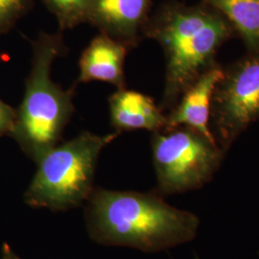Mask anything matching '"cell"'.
Segmentation results:
<instances>
[{
	"label": "cell",
	"instance_id": "cell-1",
	"mask_svg": "<svg viewBox=\"0 0 259 259\" xmlns=\"http://www.w3.org/2000/svg\"><path fill=\"white\" fill-rule=\"evenodd\" d=\"M88 232L101 245L157 252L193 240L200 220L154 192L94 189L87 201Z\"/></svg>",
	"mask_w": 259,
	"mask_h": 259
},
{
	"label": "cell",
	"instance_id": "cell-2",
	"mask_svg": "<svg viewBox=\"0 0 259 259\" xmlns=\"http://www.w3.org/2000/svg\"><path fill=\"white\" fill-rule=\"evenodd\" d=\"M143 32L165 56V85L161 110L173 109L185 91L217 66L219 48L234 30L222 15L204 3H169L148 19Z\"/></svg>",
	"mask_w": 259,
	"mask_h": 259
},
{
	"label": "cell",
	"instance_id": "cell-3",
	"mask_svg": "<svg viewBox=\"0 0 259 259\" xmlns=\"http://www.w3.org/2000/svg\"><path fill=\"white\" fill-rule=\"evenodd\" d=\"M65 52L60 33H42L34 41L32 69L12 130L36 162L58 144L74 112L70 93L51 78L53 63Z\"/></svg>",
	"mask_w": 259,
	"mask_h": 259
},
{
	"label": "cell",
	"instance_id": "cell-4",
	"mask_svg": "<svg viewBox=\"0 0 259 259\" xmlns=\"http://www.w3.org/2000/svg\"><path fill=\"white\" fill-rule=\"evenodd\" d=\"M119 132L97 135L83 132L37 159V169L26 192L34 207L65 211L87 202L93 192V179L103 149Z\"/></svg>",
	"mask_w": 259,
	"mask_h": 259
},
{
	"label": "cell",
	"instance_id": "cell-5",
	"mask_svg": "<svg viewBox=\"0 0 259 259\" xmlns=\"http://www.w3.org/2000/svg\"><path fill=\"white\" fill-rule=\"evenodd\" d=\"M152 154L158 192L177 194L210 182L225 152L215 139L188 127H175L154 132Z\"/></svg>",
	"mask_w": 259,
	"mask_h": 259
},
{
	"label": "cell",
	"instance_id": "cell-6",
	"mask_svg": "<svg viewBox=\"0 0 259 259\" xmlns=\"http://www.w3.org/2000/svg\"><path fill=\"white\" fill-rule=\"evenodd\" d=\"M259 120V52H249L227 68L211 99L210 129L223 151Z\"/></svg>",
	"mask_w": 259,
	"mask_h": 259
},
{
	"label": "cell",
	"instance_id": "cell-7",
	"mask_svg": "<svg viewBox=\"0 0 259 259\" xmlns=\"http://www.w3.org/2000/svg\"><path fill=\"white\" fill-rule=\"evenodd\" d=\"M152 0H92L87 22L100 33L129 46L137 42Z\"/></svg>",
	"mask_w": 259,
	"mask_h": 259
},
{
	"label": "cell",
	"instance_id": "cell-8",
	"mask_svg": "<svg viewBox=\"0 0 259 259\" xmlns=\"http://www.w3.org/2000/svg\"><path fill=\"white\" fill-rule=\"evenodd\" d=\"M222 76L223 67L218 65L191 84L167 115L166 128L188 127L215 139L210 129L211 99Z\"/></svg>",
	"mask_w": 259,
	"mask_h": 259
},
{
	"label": "cell",
	"instance_id": "cell-9",
	"mask_svg": "<svg viewBox=\"0 0 259 259\" xmlns=\"http://www.w3.org/2000/svg\"><path fill=\"white\" fill-rule=\"evenodd\" d=\"M128 46L100 33L84 49L80 59V83L93 81L125 89L124 65Z\"/></svg>",
	"mask_w": 259,
	"mask_h": 259
},
{
	"label": "cell",
	"instance_id": "cell-10",
	"mask_svg": "<svg viewBox=\"0 0 259 259\" xmlns=\"http://www.w3.org/2000/svg\"><path fill=\"white\" fill-rule=\"evenodd\" d=\"M112 126L121 131L165 129L167 115L154 100L143 93L119 89L110 97Z\"/></svg>",
	"mask_w": 259,
	"mask_h": 259
},
{
	"label": "cell",
	"instance_id": "cell-11",
	"mask_svg": "<svg viewBox=\"0 0 259 259\" xmlns=\"http://www.w3.org/2000/svg\"><path fill=\"white\" fill-rule=\"evenodd\" d=\"M203 1L230 22L249 52H259V0Z\"/></svg>",
	"mask_w": 259,
	"mask_h": 259
},
{
	"label": "cell",
	"instance_id": "cell-12",
	"mask_svg": "<svg viewBox=\"0 0 259 259\" xmlns=\"http://www.w3.org/2000/svg\"><path fill=\"white\" fill-rule=\"evenodd\" d=\"M55 17L61 31L77 27L87 22L92 0H41Z\"/></svg>",
	"mask_w": 259,
	"mask_h": 259
},
{
	"label": "cell",
	"instance_id": "cell-13",
	"mask_svg": "<svg viewBox=\"0 0 259 259\" xmlns=\"http://www.w3.org/2000/svg\"><path fill=\"white\" fill-rule=\"evenodd\" d=\"M33 0H0V32L9 29L24 15Z\"/></svg>",
	"mask_w": 259,
	"mask_h": 259
},
{
	"label": "cell",
	"instance_id": "cell-14",
	"mask_svg": "<svg viewBox=\"0 0 259 259\" xmlns=\"http://www.w3.org/2000/svg\"><path fill=\"white\" fill-rule=\"evenodd\" d=\"M15 119L16 116L14 111L0 101V134L6 130L12 129Z\"/></svg>",
	"mask_w": 259,
	"mask_h": 259
},
{
	"label": "cell",
	"instance_id": "cell-15",
	"mask_svg": "<svg viewBox=\"0 0 259 259\" xmlns=\"http://www.w3.org/2000/svg\"><path fill=\"white\" fill-rule=\"evenodd\" d=\"M2 259H20L18 255L14 253V251L10 249L8 246H4L3 248V257Z\"/></svg>",
	"mask_w": 259,
	"mask_h": 259
}]
</instances>
